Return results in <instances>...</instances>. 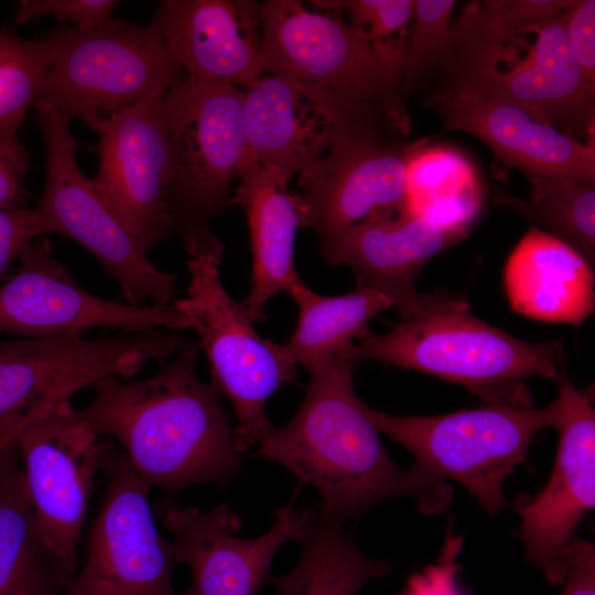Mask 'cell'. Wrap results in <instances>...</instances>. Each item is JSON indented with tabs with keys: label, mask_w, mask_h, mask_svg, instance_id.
Instances as JSON below:
<instances>
[{
	"label": "cell",
	"mask_w": 595,
	"mask_h": 595,
	"mask_svg": "<svg viewBox=\"0 0 595 595\" xmlns=\"http://www.w3.org/2000/svg\"><path fill=\"white\" fill-rule=\"evenodd\" d=\"M348 351L306 370L310 382L294 416L259 443L258 456L286 467L321 495L318 508L340 521L394 498L415 500L425 515L443 512L453 487L414 463L398 466L355 392Z\"/></svg>",
	"instance_id": "cell-1"
},
{
	"label": "cell",
	"mask_w": 595,
	"mask_h": 595,
	"mask_svg": "<svg viewBox=\"0 0 595 595\" xmlns=\"http://www.w3.org/2000/svg\"><path fill=\"white\" fill-rule=\"evenodd\" d=\"M199 350L192 342L143 380H98L78 411L99 437L119 442L143 482L171 497L196 484L224 488L242 468L220 393L197 377Z\"/></svg>",
	"instance_id": "cell-2"
},
{
	"label": "cell",
	"mask_w": 595,
	"mask_h": 595,
	"mask_svg": "<svg viewBox=\"0 0 595 595\" xmlns=\"http://www.w3.org/2000/svg\"><path fill=\"white\" fill-rule=\"evenodd\" d=\"M348 355L458 383L489 404L533 405L527 381L564 374L561 342L520 339L479 320L468 302L433 294L388 333L368 331Z\"/></svg>",
	"instance_id": "cell-3"
},
{
	"label": "cell",
	"mask_w": 595,
	"mask_h": 595,
	"mask_svg": "<svg viewBox=\"0 0 595 595\" xmlns=\"http://www.w3.org/2000/svg\"><path fill=\"white\" fill-rule=\"evenodd\" d=\"M565 11L539 24L504 30L472 2L451 28L439 61L452 78L444 88L513 105L580 141L594 136L595 87L583 78L571 53Z\"/></svg>",
	"instance_id": "cell-4"
},
{
	"label": "cell",
	"mask_w": 595,
	"mask_h": 595,
	"mask_svg": "<svg viewBox=\"0 0 595 595\" xmlns=\"http://www.w3.org/2000/svg\"><path fill=\"white\" fill-rule=\"evenodd\" d=\"M170 152L169 206L188 256L216 236L210 221L229 205L250 164L245 90L186 76L163 100Z\"/></svg>",
	"instance_id": "cell-5"
},
{
	"label": "cell",
	"mask_w": 595,
	"mask_h": 595,
	"mask_svg": "<svg viewBox=\"0 0 595 595\" xmlns=\"http://www.w3.org/2000/svg\"><path fill=\"white\" fill-rule=\"evenodd\" d=\"M46 37L55 55L37 100L95 132L113 115L166 94L186 77L170 58L155 19L145 25L109 19L89 30L62 24Z\"/></svg>",
	"instance_id": "cell-6"
},
{
	"label": "cell",
	"mask_w": 595,
	"mask_h": 595,
	"mask_svg": "<svg viewBox=\"0 0 595 595\" xmlns=\"http://www.w3.org/2000/svg\"><path fill=\"white\" fill-rule=\"evenodd\" d=\"M259 9L263 74L290 76L377 107L400 133H409L401 97L403 64L356 34L340 1L266 0Z\"/></svg>",
	"instance_id": "cell-7"
},
{
	"label": "cell",
	"mask_w": 595,
	"mask_h": 595,
	"mask_svg": "<svg viewBox=\"0 0 595 595\" xmlns=\"http://www.w3.org/2000/svg\"><path fill=\"white\" fill-rule=\"evenodd\" d=\"M224 249L216 237L190 256L186 296L173 304L198 334L213 386L234 408L235 446L242 453L259 445L272 430L267 402L281 386L295 380L299 365L289 358L282 345L258 334L244 304L224 288Z\"/></svg>",
	"instance_id": "cell-8"
},
{
	"label": "cell",
	"mask_w": 595,
	"mask_h": 595,
	"mask_svg": "<svg viewBox=\"0 0 595 595\" xmlns=\"http://www.w3.org/2000/svg\"><path fill=\"white\" fill-rule=\"evenodd\" d=\"M378 432L401 444L415 463L441 479L463 485L491 515L504 506L502 486L527 462L529 445L554 425L555 400L547 407L482 403L439 415H391L365 404Z\"/></svg>",
	"instance_id": "cell-9"
},
{
	"label": "cell",
	"mask_w": 595,
	"mask_h": 595,
	"mask_svg": "<svg viewBox=\"0 0 595 595\" xmlns=\"http://www.w3.org/2000/svg\"><path fill=\"white\" fill-rule=\"evenodd\" d=\"M33 107L46 150L45 187L32 209L37 237L60 234L77 241L119 284L131 305L173 304L177 277L152 263L148 250L82 173L72 121L45 101Z\"/></svg>",
	"instance_id": "cell-10"
},
{
	"label": "cell",
	"mask_w": 595,
	"mask_h": 595,
	"mask_svg": "<svg viewBox=\"0 0 595 595\" xmlns=\"http://www.w3.org/2000/svg\"><path fill=\"white\" fill-rule=\"evenodd\" d=\"M187 344L167 329L88 339L82 334L0 339V444L26 423L108 377H132L149 361L164 365Z\"/></svg>",
	"instance_id": "cell-11"
},
{
	"label": "cell",
	"mask_w": 595,
	"mask_h": 595,
	"mask_svg": "<svg viewBox=\"0 0 595 595\" xmlns=\"http://www.w3.org/2000/svg\"><path fill=\"white\" fill-rule=\"evenodd\" d=\"M102 444L105 494L86 539L84 566L62 595H180L172 586L171 543L158 532L150 508L152 487L111 441Z\"/></svg>",
	"instance_id": "cell-12"
},
{
	"label": "cell",
	"mask_w": 595,
	"mask_h": 595,
	"mask_svg": "<svg viewBox=\"0 0 595 595\" xmlns=\"http://www.w3.org/2000/svg\"><path fill=\"white\" fill-rule=\"evenodd\" d=\"M418 143L354 131L299 172L302 227L318 235L320 249L374 218L409 209L408 167Z\"/></svg>",
	"instance_id": "cell-13"
},
{
	"label": "cell",
	"mask_w": 595,
	"mask_h": 595,
	"mask_svg": "<svg viewBox=\"0 0 595 595\" xmlns=\"http://www.w3.org/2000/svg\"><path fill=\"white\" fill-rule=\"evenodd\" d=\"M18 260L19 270L0 284V334L46 338L93 327L122 333L191 328L174 304L137 306L86 292L53 256L45 238L29 242Z\"/></svg>",
	"instance_id": "cell-14"
},
{
	"label": "cell",
	"mask_w": 595,
	"mask_h": 595,
	"mask_svg": "<svg viewBox=\"0 0 595 595\" xmlns=\"http://www.w3.org/2000/svg\"><path fill=\"white\" fill-rule=\"evenodd\" d=\"M12 440L24 465L44 539L75 574L77 547L104 444L69 400L23 425Z\"/></svg>",
	"instance_id": "cell-15"
},
{
	"label": "cell",
	"mask_w": 595,
	"mask_h": 595,
	"mask_svg": "<svg viewBox=\"0 0 595 595\" xmlns=\"http://www.w3.org/2000/svg\"><path fill=\"white\" fill-rule=\"evenodd\" d=\"M245 125L250 164H271L292 175L346 133L386 128L400 132L377 107L277 74H263L246 88Z\"/></svg>",
	"instance_id": "cell-16"
},
{
	"label": "cell",
	"mask_w": 595,
	"mask_h": 595,
	"mask_svg": "<svg viewBox=\"0 0 595 595\" xmlns=\"http://www.w3.org/2000/svg\"><path fill=\"white\" fill-rule=\"evenodd\" d=\"M554 382L559 445L553 469L543 489L516 507L526 560L552 585L562 584L576 527L595 507V410L564 374Z\"/></svg>",
	"instance_id": "cell-17"
},
{
	"label": "cell",
	"mask_w": 595,
	"mask_h": 595,
	"mask_svg": "<svg viewBox=\"0 0 595 595\" xmlns=\"http://www.w3.org/2000/svg\"><path fill=\"white\" fill-rule=\"evenodd\" d=\"M294 498L277 510L269 531L251 539L238 537L242 521L227 502L202 511L171 496L160 499L155 511L173 534L174 560L187 564L192 574L181 595H257L278 550L303 531L310 509L295 508Z\"/></svg>",
	"instance_id": "cell-18"
},
{
	"label": "cell",
	"mask_w": 595,
	"mask_h": 595,
	"mask_svg": "<svg viewBox=\"0 0 595 595\" xmlns=\"http://www.w3.org/2000/svg\"><path fill=\"white\" fill-rule=\"evenodd\" d=\"M164 97L152 96L104 122L97 131L99 169L90 180L147 250L174 234Z\"/></svg>",
	"instance_id": "cell-19"
},
{
	"label": "cell",
	"mask_w": 595,
	"mask_h": 595,
	"mask_svg": "<svg viewBox=\"0 0 595 595\" xmlns=\"http://www.w3.org/2000/svg\"><path fill=\"white\" fill-rule=\"evenodd\" d=\"M429 101L448 129L475 136L497 162L519 169L530 183L595 184L594 137L576 140L513 105L472 91L443 88Z\"/></svg>",
	"instance_id": "cell-20"
},
{
	"label": "cell",
	"mask_w": 595,
	"mask_h": 595,
	"mask_svg": "<svg viewBox=\"0 0 595 595\" xmlns=\"http://www.w3.org/2000/svg\"><path fill=\"white\" fill-rule=\"evenodd\" d=\"M154 19L170 58L186 76L247 88L263 75L258 2L164 0Z\"/></svg>",
	"instance_id": "cell-21"
},
{
	"label": "cell",
	"mask_w": 595,
	"mask_h": 595,
	"mask_svg": "<svg viewBox=\"0 0 595 595\" xmlns=\"http://www.w3.org/2000/svg\"><path fill=\"white\" fill-rule=\"evenodd\" d=\"M464 237L461 231L436 225L408 209L374 218L321 248V252L329 266L350 268L357 288L387 295L403 321L425 298L415 289L423 267Z\"/></svg>",
	"instance_id": "cell-22"
},
{
	"label": "cell",
	"mask_w": 595,
	"mask_h": 595,
	"mask_svg": "<svg viewBox=\"0 0 595 595\" xmlns=\"http://www.w3.org/2000/svg\"><path fill=\"white\" fill-rule=\"evenodd\" d=\"M292 174L271 164H249L240 174L231 204L247 216L252 255L251 286L242 302L253 322L264 318L271 299L302 282L294 262L302 215Z\"/></svg>",
	"instance_id": "cell-23"
},
{
	"label": "cell",
	"mask_w": 595,
	"mask_h": 595,
	"mask_svg": "<svg viewBox=\"0 0 595 595\" xmlns=\"http://www.w3.org/2000/svg\"><path fill=\"white\" fill-rule=\"evenodd\" d=\"M504 285L511 309L533 320L580 326L594 311V268L536 226L510 253Z\"/></svg>",
	"instance_id": "cell-24"
},
{
	"label": "cell",
	"mask_w": 595,
	"mask_h": 595,
	"mask_svg": "<svg viewBox=\"0 0 595 595\" xmlns=\"http://www.w3.org/2000/svg\"><path fill=\"white\" fill-rule=\"evenodd\" d=\"M14 441L0 444V595H62L74 573L44 539Z\"/></svg>",
	"instance_id": "cell-25"
},
{
	"label": "cell",
	"mask_w": 595,
	"mask_h": 595,
	"mask_svg": "<svg viewBox=\"0 0 595 595\" xmlns=\"http://www.w3.org/2000/svg\"><path fill=\"white\" fill-rule=\"evenodd\" d=\"M301 555L295 567L270 576L278 595H356L367 583L390 574L392 564L361 552L343 521L310 509L298 539Z\"/></svg>",
	"instance_id": "cell-26"
},
{
	"label": "cell",
	"mask_w": 595,
	"mask_h": 595,
	"mask_svg": "<svg viewBox=\"0 0 595 595\" xmlns=\"http://www.w3.org/2000/svg\"><path fill=\"white\" fill-rule=\"evenodd\" d=\"M289 294L299 307V317L282 346L292 361L306 369L347 353L368 333L369 322L392 307L387 295L357 286L349 293L328 296L302 281Z\"/></svg>",
	"instance_id": "cell-27"
},
{
	"label": "cell",
	"mask_w": 595,
	"mask_h": 595,
	"mask_svg": "<svg viewBox=\"0 0 595 595\" xmlns=\"http://www.w3.org/2000/svg\"><path fill=\"white\" fill-rule=\"evenodd\" d=\"M409 209L443 227L468 234L484 204L474 164L457 150L419 142L408 167Z\"/></svg>",
	"instance_id": "cell-28"
},
{
	"label": "cell",
	"mask_w": 595,
	"mask_h": 595,
	"mask_svg": "<svg viewBox=\"0 0 595 595\" xmlns=\"http://www.w3.org/2000/svg\"><path fill=\"white\" fill-rule=\"evenodd\" d=\"M528 199L500 194L496 202L508 206L548 234L563 240L594 268L595 187L576 181L530 183Z\"/></svg>",
	"instance_id": "cell-29"
},
{
	"label": "cell",
	"mask_w": 595,
	"mask_h": 595,
	"mask_svg": "<svg viewBox=\"0 0 595 595\" xmlns=\"http://www.w3.org/2000/svg\"><path fill=\"white\" fill-rule=\"evenodd\" d=\"M54 55L48 37L25 40L0 30V145L19 140L18 130L37 100Z\"/></svg>",
	"instance_id": "cell-30"
},
{
	"label": "cell",
	"mask_w": 595,
	"mask_h": 595,
	"mask_svg": "<svg viewBox=\"0 0 595 595\" xmlns=\"http://www.w3.org/2000/svg\"><path fill=\"white\" fill-rule=\"evenodd\" d=\"M454 0H415L412 37L403 60L402 95L439 63L448 42Z\"/></svg>",
	"instance_id": "cell-31"
},
{
	"label": "cell",
	"mask_w": 595,
	"mask_h": 595,
	"mask_svg": "<svg viewBox=\"0 0 595 595\" xmlns=\"http://www.w3.org/2000/svg\"><path fill=\"white\" fill-rule=\"evenodd\" d=\"M349 28L386 57L402 63L403 31L413 15V0L340 1Z\"/></svg>",
	"instance_id": "cell-32"
},
{
	"label": "cell",
	"mask_w": 595,
	"mask_h": 595,
	"mask_svg": "<svg viewBox=\"0 0 595 595\" xmlns=\"http://www.w3.org/2000/svg\"><path fill=\"white\" fill-rule=\"evenodd\" d=\"M113 0H23L14 18L15 24L53 17L69 22L77 30H89L111 19Z\"/></svg>",
	"instance_id": "cell-33"
},
{
	"label": "cell",
	"mask_w": 595,
	"mask_h": 595,
	"mask_svg": "<svg viewBox=\"0 0 595 595\" xmlns=\"http://www.w3.org/2000/svg\"><path fill=\"white\" fill-rule=\"evenodd\" d=\"M462 544L463 538L447 530L437 561L413 574L401 595H464L458 583L461 564L457 562Z\"/></svg>",
	"instance_id": "cell-34"
},
{
	"label": "cell",
	"mask_w": 595,
	"mask_h": 595,
	"mask_svg": "<svg viewBox=\"0 0 595 595\" xmlns=\"http://www.w3.org/2000/svg\"><path fill=\"white\" fill-rule=\"evenodd\" d=\"M569 46L586 83L595 87V1L574 0L565 11Z\"/></svg>",
	"instance_id": "cell-35"
},
{
	"label": "cell",
	"mask_w": 595,
	"mask_h": 595,
	"mask_svg": "<svg viewBox=\"0 0 595 595\" xmlns=\"http://www.w3.org/2000/svg\"><path fill=\"white\" fill-rule=\"evenodd\" d=\"M30 154L19 140L0 145V209L26 208Z\"/></svg>",
	"instance_id": "cell-36"
},
{
	"label": "cell",
	"mask_w": 595,
	"mask_h": 595,
	"mask_svg": "<svg viewBox=\"0 0 595 595\" xmlns=\"http://www.w3.org/2000/svg\"><path fill=\"white\" fill-rule=\"evenodd\" d=\"M36 237L32 209H0V280Z\"/></svg>",
	"instance_id": "cell-37"
},
{
	"label": "cell",
	"mask_w": 595,
	"mask_h": 595,
	"mask_svg": "<svg viewBox=\"0 0 595 595\" xmlns=\"http://www.w3.org/2000/svg\"><path fill=\"white\" fill-rule=\"evenodd\" d=\"M566 573L560 595H595V547L575 537L565 554Z\"/></svg>",
	"instance_id": "cell-38"
}]
</instances>
